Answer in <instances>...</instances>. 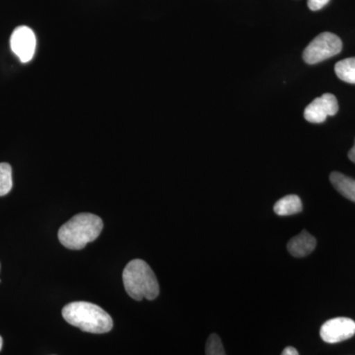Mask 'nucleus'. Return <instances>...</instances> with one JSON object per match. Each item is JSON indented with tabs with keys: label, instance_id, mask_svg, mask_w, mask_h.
Wrapping results in <instances>:
<instances>
[{
	"label": "nucleus",
	"instance_id": "4",
	"mask_svg": "<svg viewBox=\"0 0 355 355\" xmlns=\"http://www.w3.org/2000/svg\"><path fill=\"white\" fill-rule=\"evenodd\" d=\"M342 50V40L333 33L324 32L317 36L306 46L303 51V60L306 64H316L335 57Z\"/></svg>",
	"mask_w": 355,
	"mask_h": 355
},
{
	"label": "nucleus",
	"instance_id": "17",
	"mask_svg": "<svg viewBox=\"0 0 355 355\" xmlns=\"http://www.w3.org/2000/svg\"><path fill=\"white\" fill-rule=\"evenodd\" d=\"M2 345H3V340H2L1 336H0V350L2 349Z\"/></svg>",
	"mask_w": 355,
	"mask_h": 355
},
{
	"label": "nucleus",
	"instance_id": "14",
	"mask_svg": "<svg viewBox=\"0 0 355 355\" xmlns=\"http://www.w3.org/2000/svg\"><path fill=\"white\" fill-rule=\"evenodd\" d=\"M330 2V0H308V7L312 11H318L323 8L327 4Z\"/></svg>",
	"mask_w": 355,
	"mask_h": 355
},
{
	"label": "nucleus",
	"instance_id": "12",
	"mask_svg": "<svg viewBox=\"0 0 355 355\" xmlns=\"http://www.w3.org/2000/svg\"><path fill=\"white\" fill-rule=\"evenodd\" d=\"M12 186V168L8 163H0V197L7 195Z\"/></svg>",
	"mask_w": 355,
	"mask_h": 355
},
{
	"label": "nucleus",
	"instance_id": "10",
	"mask_svg": "<svg viewBox=\"0 0 355 355\" xmlns=\"http://www.w3.org/2000/svg\"><path fill=\"white\" fill-rule=\"evenodd\" d=\"M302 202L300 198L295 195H289L280 198L273 207L275 214L280 216H293L302 211Z\"/></svg>",
	"mask_w": 355,
	"mask_h": 355
},
{
	"label": "nucleus",
	"instance_id": "5",
	"mask_svg": "<svg viewBox=\"0 0 355 355\" xmlns=\"http://www.w3.org/2000/svg\"><path fill=\"white\" fill-rule=\"evenodd\" d=\"M37 40L34 32L27 26H20L14 30L10 38V46L13 53L23 62L32 60L36 51Z\"/></svg>",
	"mask_w": 355,
	"mask_h": 355
},
{
	"label": "nucleus",
	"instance_id": "11",
	"mask_svg": "<svg viewBox=\"0 0 355 355\" xmlns=\"http://www.w3.org/2000/svg\"><path fill=\"white\" fill-rule=\"evenodd\" d=\"M336 76L345 83L355 84V58H345L336 64Z\"/></svg>",
	"mask_w": 355,
	"mask_h": 355
},
{
	"label": "nucleus",
	"instance_id": "8",
	"mask_svg": "<svg viewBox=\"0 0 355 355\" xmlns=\"http://www.w3.org/2000/svg\"><path fill=\"white\" fill-rule=\"evenodd\" d=\"M316 246L317 241L314 236L304 230L291 239L287 244V250L295 258H303L312 253Z\"/></svg>",
	"mask_w": 355,
	"mask_h": 355
},
{
	"label": "nucleus",
	"instance_id": "3",
	"mask_svg": "<svg viewBox=\"0 0 355 355\" xmlns=\"http://www.w3.org/2000/svg\"><path fill=\"white\" fill-rule=\"evenodd\" d=\"M123 286L128 295L137 301L154 300L159 295L160 288L157 277L144 260L130 261L123 272Z\"/></svg>",
	"mask_w": 355,
	"mask_h": 355
},
{
	"label": "nucleus",
	"instance_id": "1",
	"mask_svg": "<svg viewBox=\"0 0 355 355\" xmlns=\"http://www.w3.org/2000/svg\"><path fill=\"white\" fill-rule=\"evenodd\" d=\"M62 317L71 326L91 334H106L113 329L112 317L104 309L93 303L72 302L65 305Z\"/></svg>",
	"mask_w": 355,
	"mask_h": 355
},
{
	"label": "nucleus",
	"instance_id": "9",
	"mask_svg": "<svg viewBox=\"0 0 355 355\" xmlns=\"http://www.w3.org/2000/svg\"><path fill=\"white\" fill-rule=\"evenodd\" d=\"M330 181L340 195L355 202V180L345 176L342 173L333 172L330 176Z\"/></svg>",
	"mask_w": 355,
	"mask_h": 355
},
{
	"label": "nucleus",
	"instance_id": "15",
	"mask_svg": "<svg viewBox=\"0 0 355 355\" xmlns=\"http://www.w3.org/2000/svg\"><path fill=\"white\" fill-rule=\"evenodd\" d=\"M282 355H299L297 349L292 347H287L282 352Z\"/></svg>",
	"mask_w": 355,
	"mask_h": 355
},
{
	"label": "nucleus",
	"instance_id": "6",
	"mask_svg": "<svg viewBox=\"0 0 355 355\" xmlns=\"http://www.w3.org/2000/svg\"><path fill=\"white\" fill-rule=\"evenodd\" d=\"M355 335V322L349 318L340 317L329 320L322 326L320 336L324 342L338 343Z\"/></svg>",
	"mask_w": 355,
	"mask_h": 355
},
{
	"label": "nucleus",
	"instance_id": "18",
	"mask_svg": "<svg viewBox=\"0 0 355 355\" xmlns=\"http://www.w3.org/2000/svg\"><path fill=\"white\" fill-rule=\"evenodd\" d=\"M0 282H1V280H0Z\"/></svg>",
	"mask_w": 355,
	"mask_h": 355
},
{
	"label": "nucleus",
	"instance_id": "2",
	"mask_svg": "<svg viewBox=\"0 0 355 355\" xmlns=\"http://www.w3.org/2000/svg\"><path fill=\"white\" fill-rule=\"evenodd\" d=\"M102 219L92 214H78L58 230L62 246L70 250H81L88 243L95 241L103 230Z\"/></svg>",
	"mask_w": 355,
	"mask_h": 355
},
{
	"label": "nucleus",
	"instance_id": "16",
	"mask_svg": "<svg viewBox=\"0 0 355 355\" xmlns=\"http://www.w3.org/2000/svg\"><path fill=\"white\" fill-rule=\"evenodd\" d=\"M349 158L352 161V162L355 163V144L354 146L350 149L349 153Z\"/></svg>",
	"mask_w": 355,
	"mask_h": 355
},
{
	"label": "nucleus",
	"instance_id": "7",
	"mask_svg": "<svg viewBox=\"0 0 355 355\" xmlns=\"http://www.w3.org/2000/svg\"><path fill=\"white\" fill-rule=\"evenodd\" d=\"M338 111V100L333 94L326 93L316 98L304 111L305 120L312 123H322L330 116H335Z\"/></svg>",
	"mask_w": 355,
	"mask_h": 355
},
{
	"label": "nucleus",
	"instance_id": "13",
	"mask_svg": "<svg viewBox=\"0 0 355 355\" xmlns=\"http://www.w3.org/2000/svg\"><path fill=\"white\" fill-rule=\"evenodd\" d=\"M205 354L207 355H226L223 343L216 334H211L207 338L205 345Z\"/></svg>",
	"mask_w": 355,
	"mask_h": 355
}]
</instances>
